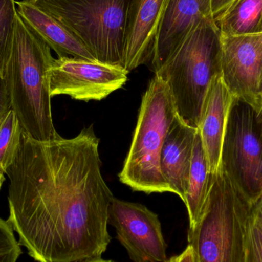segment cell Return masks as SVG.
Returning a JSON list of instances; mask_svg holds the SVG:
<instances>
[{"instance_id": "e0dca14e", "label": "cell", "mask_w": 262, "mask_h": 262, "mask_svg": "<svg viewBox=\"0 0 262 262\" xmlns=\"http://www.w3.org/2000/svg\"><path fill=\"white\" fill-rule=\"evenodd\" d=\"M226 35L262 33V0H235L215 19Z\"/></svg>"}, {"instance_id": "44dd1931", "label": "cell", "mask_w": 262, "mask_h": 262, "mask_svg": "<svg viewBox=\"0 0 262 262\" xmlns=\"http://www.w3.org/2000/svg\"><path fill=\"white\" fill-rule=\"evenodd\" d=\"M21 254L13 229L7 221L0 218V262H17Z\"/></svg>"}, {"instance_id": "7a4b0ae2", "label": "cell", "mask_w": 262, "mask_h": 262, "mask_svg": "<svg viewBox=\"0 0 262 262\" xmlns=\"http://www.w3.org/2000/svg\"><path fill=\"white\" fill-rule=\"evenodd\" d=\"M54 60L51 48L16 12L3 78L23 131L38 141L59 136L52 119L49 88V70Z\"/></svg>"}, {"instance_id": "4fadbf2b", "label": "cell", "mask_w": 262, "mask_h": 262, "mask_svg": "<svg viewBox=\"0 0 262 262\" xmlns=\"http://www.w3.org/2000/svg\"><path fill=\"white\" fill-rule=\"evenodd\" d=\"M197 128L185 123L177 115L165 137L160 155L163 178L172 189L184 200L189 183L194 142Z\"/></svg>"}, {"instance_id": "4316f807", "label": "cell", "mask_w": 262, "mask_h": 262, "mask_svg": "<svg viewBox=\"0 0 262 262\" xmlns=\"http://www.w3.org/2000/svg\"><path fill=\"white\" fill-rule=\"evenodd\" d=\"M15 1H21L25 2V3H33L35 2L38 1V0H15Z\"/></svg>"}, {"instance_id": "9a60e30c", "label": "cell", "mask_w": 262, "mask_h": 262, "mask_svg": "<svg viewBox=\"0 0 262 262\" xmlns=\"http://www.w3.org/2000/svg\"><path fill=\"white\" fill-rule=\"evenodd\" d=\"M16 10L32 32L60 57L97 61L89 49L59 21L32 3L15 1Z\"/></svg>"}, {"instance_id": "6da1fadb", "label": "cell", "mask_w": 262, "mask_h": 262, "mask_svg": "<svg viewBox=\"0 0 262 262\" xmlns=\"http://www.w3.org/2000/svg\"><path fill=\"white\" fill-rule=\"evenodd\" d=\"M99 143L93 125L49 141L23 131L6 172L7 222L35 261L81 262L107 252L114 195L101 173Z\"/></svg>"}, {"instance_id": "8fae6325", "label": "cell", "mask_w": 262, "mask_h": 262, "mask_svg": "<svg viewBox=\"0 0 262 262\" xmlns=\"http://www.w3.org/2000/svg\"><path fill=\"white\" fill-rule=\"evenodd\" d=\"M167 0H130L123 67L127 72L150 60Z\"/></svg>"}, {"instance_id": "5b68a950", "label": "cell", "mask_w": 262, "mask_h": 262, "mask_svg": "<svg viewBox=\"0 0 262 262\" xmlns=\"http://www.w3.org/2000/svg\"><path fill=\"white\" fill-rule=\"evenodd\" d=\"M177 115L166 83L155 75L142 97L130 149L118 175L121 183L146 194L172 193L162 174L160 155Z\"/></svg>"}, {"instance_id": "cb8c5ba5", "label": "cell", "mask_w": 262, "mask_h": 262, "mask_svg": "<svg viewBox=\"0 0 262 262\" xmlns=\"http://www.w3.org/2000/svg\"><path fill=\"white\" fill-rule=\"evenodd\" d=\"M235 0H211V9L214 20L218 18Z\"/></svg>"}, {"instance_id": "83f0119b", "label": "cell", "mask_w": 262, "mask_h": 262, "mask_svg": "<svg viewBox=\"0 0 262 262\" xmlns=\"http://www.w3.org/2000/svg\"><path fill=\"white\" fill-rule=\"evenodd\" d=\"M261 98L262 101V78H261Z\"/></svg>"}, {"instance_id": "52a82bcc", "label": "cell", "mask_w": 262, "mask_h": 262, "mask_svg": "<svg viewBox=\"0 0 262 262\" xmlns=\"http://www.w3.org/2000/svg\"><path fill=\"white\" fill-rule=\"evenodd\" d=\"M220 169L254 204L262 195V110L234 98L222 147Z\"/></svg>"}, {"instance_id": "603a6c76", "label": "cell", "mask_w": 262, "mask_h": 262, "mask_svg": "<svg viewBox=\"0 0 262 262\" xmlns=\"http://www.w3.org/2000/svg\"><path fill=\"white\" fill-rule=\"evenodd\" d=\"M164 262H197L193 249L189 245L186 246L183 252L168 258Z\"/></svg>"}, {"instance_id": "277c9868", "label": "cell", "mask_w": 262, "mask_h": 262, "mask_svg": "<svg viewBox=\"0 0 262 262\" xmlns=\"http://www.w3.org/2000/svg\"><path fill=\"white\" fill-rule=\"evenodd\" d=\"M252 205L219 169L204 209L188 230L197 262H245Z\"/></svg>"}, {"instance_id": "7402d4cb", "label": "cell", "mask_w": 262, "mask_h": 262, "mask_svg": "<svg viewBox=\"0 0 262 262\" xmlns=\"http://www.w3.org/2000/svg\"><path fill=\"white\" fill-rule=\"evenodd\" d=\"M12 109L10 96L6 89L4 80L0 77V124L8 112Z\"/></svg>"}, {"instance_id": "2e32d148", "label": "cell", "mask_w": 262, "mask_h": 262, "mask_svg": "<svg viewBox=\"0 0 262 262\" xmlns=\"http://www.w3.org/2000/svg\"><path fill=\"white\" fill-rule=\"evenodd\" d=\"M212 179L213 174L211 173L209 169L200 134L197 128L189 183L183 200L189 216V228L194 227L201 215L212 187Z\"/></svg>"}, {"instance_id": "ffe728a7", "label": "cell", "mask_w": 262, "mask_h": 262, "mask_svg": "<svg viewBox=\"0 0 262 262\" xmlns=\"http://www.w3.org/2000/svg\"><path fill=\"white\" fill-rule=\"evenodd\" d=\"M245 262H262V195L251 209Z\"/></svg>"}, {"instance_id": "d4e9b609", "label": "cell", "mask_w": 262, "mask_h": 262, "mask_svg": "<svg viewBox=\"0 0 262 262\" xmlns=\"http://www.w3.org/2000/svg\"><path fill=\"white\" fill-rule=\"evenodd\" d=\"M81 262H117L111 259H104V258H96V259L88 260V261H81Z\"/></svg>"}, {"instance_id": "3957f363", "label": "cell", "mask_w": 262, "mask_h": 262, "mask_svg": "<svg viewBox=\"0 0 262 262\" xmlns=\"http://www.w3.org/2000/svg\"><path fill=\"white\" fill-rule=\"evenodd\" d=\"M155 75L166 83L178 116L198 128L212 81L222 76L221 33L214 18L197 21Z\"/></svg>"}, {"instance_id": "9c48e42d", "label": "cell", "mask_w": 262, "mask_h": 262, "mask_svg": "<svg viewBox=\"0 0 262 262\" xmlns=\"http://www.w3.org/2000/svg\"><path fill=\"white\" fill-rule=\"evenodd\" d=\"M108 225L133 262H164L167 244L157 214L140 203L114 196L108 209Z\"/></svg>"}, {"instance_id": "d6986e66", "label": "cell", "mask_w": 262, "mask_h": 262, "mask_svg": "<svg viewBox=\"0 0 262 262\" xmlns=\"http://www.w3.org/2000/svg\"><path fill=\"white\" fill-rule=\"evenodd\" d=\"M16 12L15 0H0V77L2 78L10 52Z\"/></svg>"}, {"instance_id": "30bf717a", "label": "cell", "mask_w": 262, "mask_h": 262, "mask_svg": "<svg viewBox=\"0 0 262 262\" xmlns=\"http://www.w3.org/2000/svg\"><path fill=\"white\" fill-rule=\"evenodd\" d=\"M222 79L234 98L262 110V33L221 34Z\"/></svg>"}, {"instance_id": "484cf974", "label": "cell", "mask_w": 262, "mask_h": 262, "mask_svg": "<svg viewBox=\"0 0 262 262\" xmlns=\"http://www.w3.org/2000/svg\"><path fill=\"white\" fill-rule=\"evenodd\" d=\"M5 180V177H4V173H3V172H0V189H1L2 186H3V182H4Z\"/></svg>"}, {"instance_id": "5bb4252c", "label": "cell", "mask_w": 262, "mask_h": 262, "mask_svg": "<svg viewBox=\"0 0 262 262\" xmlns=\"http://www.w3.org/2000/svg\"><path fill=\"white\" fill-rule=\"evenodd\" d=\"M233 99V96L223 83L222 76L215 78L208 92L198 127L212 174L218 172L220 168L223 139Z\"/></svg>"}, {"instance_id": "7c38bea8", "label": "cell", "mask_w": 262, "mask_h": 262, "mask_svg": "<svg viewBox=\"0 0 262 262\" xmlns=\"http://www.w3.org/2000/svg\"><path fill=\"white\" fill-rule=\"evenodd\" d=\"M213 18L211 0H167L151 55L154 72L166 62L197 21Z\"/></svg>"}, {"instance_id": "ac0fdd59", "label": "cell", "mask_w": 262, "mask_h": 262, "mask_svg": "<svg viewBox=\"0 0 262 262\" xmlns=\"http://www.w3.org/2000/svg\"><path fill=\"white\" fill-rule=\"evenodd\" d=\"M23 127L11 109L0 124V172H7L15 160L21 143Z\"/></svg>"}, {"instance_id": "ba28073f", "label": "cell", "mask_w": 262, "mask_h": 262, "mask_svg": "<svg viewBox=\"0 0 262 262\" xmlns=\"http://www.w3.org/2000/svg\"><path fill=\"white\" fill-rule=\"evenodd\" d=\"M129 72L122 66L60 57L49 70L51 96L67 95L78 101H101L121 89Z\"/></svg>"}, {"instance_id": "8992f818", "label": "cell", "mask_w": 262, "mask_h": 262, "mask_svg": "<svg viewBox=\"0 0 262 262\" xmlns=\"http://www.w3.org/2000/svg\"><path fill=\"white\" fill-rule=\"evenodd\" d=\"M130 1L38 0L32 4L75 35L97 61L123 67Z\"/></svg>"}]
</instances>
